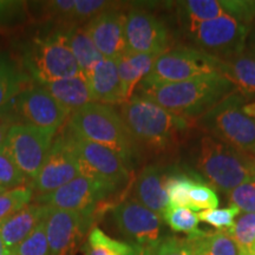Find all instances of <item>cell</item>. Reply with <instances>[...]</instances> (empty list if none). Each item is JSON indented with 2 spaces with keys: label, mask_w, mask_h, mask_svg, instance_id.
<instances>
[{
  "label": "cell",
  "mask_w": 255,
  "mask_h": 255,
  "mask_svg": "<svg viewBox=\"0 0 255 255\" xmlns=\"http://www.w3.org/2000/svg\"><path fill=\"white\" fill-rule=\"evenodd\" d=\"M119 113L141 151L154 154L174 151L197 128L196 121L169 113L137 95L121 105Z\"/></svg>",
  "instance_id": "cell-1"
},
{
  "label": "cell",
  "mask_w": 255,
  "mask_h": 255,
  "mask_svg": "<svg viewBox=\"0 0 255 255\" xmlns=\"http://www.w3.org/2000/svg\"><path fill=\"white\" fill-rule=\"evenodd\" d=\"M139 97L159 105L169 113L197 121L220 102L235 92L234 85L221 73H209L177 83H139Z\"/></svg>",
  "instance_id": "cell-2"
},
{
  "label": "cell",
  "mask_w": 255,
  "mask_h": 255,
  "mask_svg": "<svg viewBox=\"0 0 255 255\" xmlns=\"http://www.w3.org/2000/svg\"><path fill=\"white\" fill-rule=\"evenodd\" d=\"M68 130L79 138L111 149L130 169L141 158V149L133 141L119 111L111 105L94 102L73 111L68 121Z\"/></svg>",
  "instance_id": "cell-3"
},
{
  "label": "cell",
  "mask_w": 255,
  "mask_h": 255,
  "mask_svg": "<svg viewBox=\"0 0 255 255\" xmlns=\"http://www.w3.org/2000/svg\"><path fill=\"white\" fill-rule=\"evenodd\" d=\"M194 167L214 189L226 194L255 180L253 156L206 133L194 151Z\"/></svg>",
  "instance_id": "cell-4"
},
{
  "label": "cell",
  "mask_w": 255,
  "mask_h": 255,
  "mask_svg": "<svg viewBox=\"0 0 255 255\" xmlns=\"http://www.w3.org/2000/svg\"><path fill=\"white\" fill-rule=\"evenodd\" d=\"M246 103V97L233 92L197 120V128L206 135L251 154L255 149V119L242 110Z\"/></svg>",
  "instance_id": "cell-5"
},
{
  "label": "cell",
  "mask_w": 255,
  "mask_h": 255,
  "mask_svg": "<svg viewBox=\"0 0 255 255\" xmlns=\"http://www.w3.org/2000/svg\"><path fill=\"white\" fill-rule=\"evenodd\" d=\"M24 66L37 85L81 76L63 30L32 41L25 52Z\"/></svg>",
  "instance_id": "cell-6"
},
{
  "label": "cell",
  "mask_w": 255,
  "mask_h": 255,
  "mask_svg": "<svg viewBox=\"0 0 255 255\" xmlns=\"http://www.w3.org/2000/svg\"><path fill=\"white\" fill-rule=\"evenodd\" d=\"M64 135L78 159L83 175L100 181L115 193L129 182L131 169L120 155L107 146L79 138L69 130Z\"/></svg>",
  "instance_id": "cell-7"
},
{
  "label": "cell",
  "mask_w": 255,
  "mask_h": 255,
  "mask_svg": "<svg viewBox=\"0 0 255 255\" xmlns=\"http://www.w3.org/2000/svg\"><path fill=\"white\" fill-rule=\"evenodd\" d=\"M250 26L231 15L184 27L194 47L221 59L245 51Z\"/></svg>",
  "instance_id": "cell-8"
},
{
  "label": "cell",
  "mask_w": 255,
  "mask_h": 255,
  "mask_svg": "<svg viewBox=\"0 0 255 255\" xmlns=\"http://www.w3.org/2000/svg\"><path fill=\"white\" fill-rule=\"evenodd\" d=\"M220 59L194 46H177L162 53L142 83H177L219 72Z\"/></svg>",
  "instance_id": "cell-9"
},
{
  "label": "cell",
  "mask_w": 255,
  "mask_h": 255,
  "mask_svg": "<svg viewBox=\"0 0 255 255\" xmlns=\"http://www.w3.org/2000/svg\"><path fill=\"white\" fill-rule=\"evenodd\" d=\"M114 194L115 191L100 181L82 174L49 195L36 197V202L52 208L83 213L96 219L105 212L109 205L108 199Z\"/></svg>",
  "instance_id": "cell-10"
},
{
  "label": "cell",
  "mask_w": 255,
  "mask_h": 255,
  "mask_svg": "<svg viewBox=\"0 0 255 255\" xmlns=\"http://www.w3.org/2000/svg\"><path fill=\"white\" fill-rule=\"evenodd\" d=\"M55 133L26 123L11 124L5 149L30 183L39 174Z\"/></svg>",
  "instance_id": "cell-11"
},
{
  "label": "cell",
  "mask_w": 255,
  "mask_h": 255,
  "mask_svg": "<svg viewBox=\"0 0 255 255\" xmlns=\"http://www.w3.org/2000/svg\"><path fill=\"white\" fill-rule=\"evenodd\" d=\"M126 45L128 52L161 56L171 49V33L157 15L133 7L126 18Z\"/></svg>",
  "instance_id": "cell-12"
},
{
  "label": "cell",
  "mask_w": 255,
  "mask_h": 255,
  "mask_svg": "<svg viewBox=\"0 0 255 255\" xmlns=\"http://www.w3.org/2000/svg\"><path fill=\"white\" fill-rule=\"evenodd\" d=\"M111 215L121 234L132 245L146 247L161 238L163 219L135 199L123 200L113 206Z\"/></svg>",
  "instance_id": "cell-13"
},
{
  "label": "cell",
  "mask_w": 255,
  "mask_h": 255,
  "mask_svg": "<svg viewBox=\"0 0 255 255\" xmlns=\"http://www.w3.org/2000/svg\"><path fill=\"white\" fill-rule=\"evenodd\" d=\"M94 221L91 215L50 207L45 219L50 255H75Z\"/></svg>",
  "instance_id": "cell-14"
},
{
  "label": "cell",
  "mask_w": 255,
  "mask_h": 255,
  "mask_svg": "<svg viewBox=\"0 0 255 255\" xmlns=\"http://www.w3.org/2000/svg\"><path fill=\"white\" fill-rule=\"evenodd\" d=\"M82 175L81 165L65 135L53 142L38 176L30 183L36 197L46 196Z\"/></svg>",
  "instance_id": "cell-15"
},
{
  "label": "cell",
  "mask_w": 255,
  "mask_h": 255,
  "mask_svg": "<svg viewBox=\"0 0 255 255\" xmlns=\"http://www.w3.org/2000/svg\"><path fill=\"white\" fill-rule=\"evenodd\" d=\"M15 111L26 124L53 133L69 121L71 113L40 85L26 88L15 100Z\"/></svg>",
  "instance_id": "cell-16"
},
{
  "label": "cell",
  "mask_w": 255,
  "mask_h": 255,
  "mask_svg": "<svg viewBox=\"0 0 255 255\" xmlns=\"http://www.w3.org/2000/svg\"><path fill=\"white\" fill-rule=\"evenodd\" d=\"M126 18L120 6L96 15L85 25V30L104 58L117 59L126 52Z\"/></svg>",
  "instance_id": "cell-17"
},
{
  "label": "cell",
  "mask_w": 255,
  "mask_h": 255,
  "mask_svg": "<svg viewBox=\"0 0 255 255\" xmlns=\"http://www.w3.org/2000/svg\"><path fill=\"white\" fill-rule=\"evenodd\" d=\"M50 207L46 205H28L0 223V238L7 252H12L30 237L41 222L45 221Z\"/></svg>",
  "instance_id": "cell-18"
},
{
  "label": "cell",
  "mask_w": 255,
  "mask_h": 255,
  "mask_svg": "<svg viewBox=\"0 0 255 255\" xmlns=\"http://www.w3.org/2000/svg\"><path fill=\"white\" fill-rule=\"evenodd\" d=\"M85 79L89 83L95 103L105 105L126 103L122 82L114 59H102Z\"/></svg>",
  "instance_id": "cell-19"
},
{
  "label": "cell",
  "mask_w": 255,
  "mask_h": 255,
  "mask_svg": "<svg viewBox=\"0 0 255 255\" xmlns=\"http://www.w3.org/2000/svg\"><path fill=\"white\" fill-rule=\"evenodd\" d=\"M165 175L167 169L162 165H146L133 184L135 200L161 216L168 207Z\"/></svg>",
  "instance_id": "cell-20"
},
{
  "label": "cell",
  "mask_w": 255,
  "mask_h": 255,
  "mask_svg": "<svg viewBox=\"0 0 255 255\" xmlns=\"http://www.w3.org/2000/svg\"><path fill=\"white\" fill-rule=\"evenodd\" d=\"M219 73L247 100L255 95V59L245 51L220 59Z\"/></svg>",
  "instance_id": "cell-21"
},
{
  "label": "cell",
  "mask_w": 255,
  "mask_h": 255,
  "mask_svg": "<svg viewBox=\"0 0 255 255\" xmlns=\"http://www.w3.org/2000/svg\"><path fill=\"white\" fill-rule=\"evenodd\" d=\"M40 87L71 114L84 105L94 103L89 83L82 75L46 83Z\"/></svg>",
  "instance_id": "cell-22"
},
{
  "label": "cell",
  "mask_w": 255,
  "mask_h": 255,
  "mask_svg": "<svg viewBox=\"0 0 255 255\" xmlns=\"http://www.w3.org/2000/svg\"><path fill=\"white\" fill-rule=\"evenodd\" d=\"M158 57V55H144L126 51L119 58L115 59L126 102L132 97L138 84L148 76Z\"/></svg>",
  "instance_id": "cell-23"
},
{
  "label": "cell",
  "mask_w": 255,
  "mask_h": 255,
  "mask_svg": "<svg viewBox=\"0 0 255 255\" xmlns=\"http://www.w3.org/2000/svg\"><path fill=\"white\" fill-rule=\"evenodd\" d=\"M63 33L66 44L78 64L81 75L87 78L104 57L95 46L94 41L85 30V26H70L68 30H63Z\"/></svg>",
  "instance_id": "cell-24"
},
{
  "label": "cell",
  "mask_w": 255,
  "mask_h": 255,
  "mask_svg": "<svg viewBox=\"0 0 255 255\" xmlns=\"http://www.w3.org/2000/svg\"><path fill=\"white\" fill-rule=\"evenodd\" d=\"M30 76L15 65L8 57L0 55V115L7 111L27 84Z\"/></svg>",
  "instance_id": "cell-25"
},
{
  "label": "cell",
  "mask_w": 255,
  "mask_h": 255,
  "mask_svg": "<svg viewBox=\"0 0 255 255\" xmlns=\"http://www.w3.org/2000/svg\"><path fill=\"white\" fill-rule=\"evenodd\" d=\"M195 255H242L240 248L228 232L197 231L187 237Z\"/></svg>",
  "instance_id": "cell-26"
},
{
  "label": "cell",
  "mask_w": 255,
  "mask_h": 255,
  "mask_svg": "<svg viewBox=\"0 0 255 255\" xmlns=\"http://www.w3.org/2000/svg\"><path fill=\"white\" fill-rule=\"evenodd\" d=\"M176 13L184 27L227 15L222 5V0L178 1L176 2Z\"/></svg>",
  "instance_id": "cell-27"
},
{
  "label": "cell",
  "mask_w": 255,
  "mask_h": 255,
  "mask_svg": "<svg viewBox=\"0 0 255 255\" xmlns=\"http://www.w3.org/2000/svg\"><path fill=\"white\" fill-rule=\"evenodd\" d=\"M197 181L203 180L195 173L183 171L177 167L167 169L164 186L168 196V207H184L190 209L189 191Z\"/></svg>",
  "instance_id": "cell-28"
},
{
  "label": "cell",
  "mask_w": 255,
  "mask_h": 255,
  "mask_svg": "<svg viewBox=\"0 0 255 255\" xmlns=\"http://www.w3.org/2000/svg\"><path fill=\"white\" fill-rule=\"evenodd\" d=\"M135 245L116 240L98 227H92L83 244V255H130Z\"/></svg>",
  "instance_id": "cell-29"
},
{
  "label": "cell",
  "mask_w": 255,
  "mask_h": 255,
  "mask_svg": "<svg viewBox=\"0 0 255 255\" xmlns=\"http://www.w3.org/2000/svg\"><path fill=\"white\" fill-rule=\"evenodd\" d=\"M227 232L238 244L242 255L255 254V214H240Z\"/></svg>",
  "instance_id": "cell-30"
},
{
  "label": "cell",
  "mask_w": 255,
  "mask_h": 255,
  "mask_svg": "<svg viewBox=\"0 0 255 255\" xmlns=\"http://www.w3.org/2000/svg\"><path fill=\"white\" fill-rule=\"evenodd\" d=\"M163 221L175 233H184L188 237L199 231L200 219L195 212L184 207H167L162 215Z\"/></svg>",
  "instance_id": "cell-31"
},
{
  "label": "cell",
  "mask_w": 255,
  "mask_h": 255,
  "mask_svg": "<svg viewBox=\"0 0 255 255\" xmlns=\"http://www.w3.org/2000/svg\"><path fill=\"white\" fill-rule=\"evenodd\" d=\"M33 196L32 188L26 186L0 193V223L30 205Z\"/></svg>",
  "instance_id": "cell-32"
},
{
  "label": "cell",
  "mask_w": 255,
  "mask_h": 255,
  "mask_svg": "<svg viewBox=\"0 0 255 255\" xmlns=\"http://www.w3.org/2000/svg\"><path fill=\"white\" fill-rule=\"evenodd\" d=\"M144 255H195L191 241L188 238H159L154 244L144 247Z\"/></svg>",
  "instance_id": "cell-33"
},
{
  "label": "cell",
  "mask_w": 255,
  "mask_h": 255,
  "mask_svg": "<svg viewBox=\"0 0 255 255\" xmlns=\"http://www.w3.org/2000/svg\"><path fill=\"white\" fill-rule=\"evenodd\" d=\"M27 178L15 164L5 146L0 149V187L5 190L24 187Z\"/></svg>",
  "instance_id": "cell-34"
},
{
  "label": "cell",
  "mask_w": 255,
  "mask_h": 255,
  "mask_svg": "<svg viewBox=\"0 0 255 255\" xmlns=\"http://www.w3.org/2000/svg\"><path fill=\"white\" fill-rule=\"evenodd\" d=\"M116 2L105 0H75V8L72 14V26L82 23H89L96 15L115 7Z\"/></svg>",
  "instance_id": "cell-35"
},
{
  "label": "cell",
  "mask_w": 255,
  "mask_h": 255,
  "mask_svg": "<svg viewBox=\"0 0 255 255\" xmlns=\"http://www.w3.org/2000/svg\"><path fill=\"white\" fill-rule=\"evenodd\" d=\"M11 253L14 255H50L45 221L41 222L30 237L15 247Z\"/></svg>",
  "instance_id": "cell-36"
},
{
  "label": "cell",
  "mask_w": 255,
  "mask_h": 255,
  "mask_svg": "<svg viewBox=\"0 0 255 255\" xmlns=\"http://www.w3.org/2000/svg\"><path fill=\"white\" fill-rule=\"evenodd\" d=\"M190 209L193 212H203L208 209H216L220 205L219 197L212 187L207 186L203 181L194 183L189 191Z\"/></svg>",
  "instance_id": "cell-37"
},
{
  "label": "cell",
  "mask_w": 255,
  "mask_h": 255,
  "mask_svg": "<svg viewBox=\"0 0 255 255\" xmlns=\"http://www.w3.org/2000/svg\"><path fill=\"white\" fill-rule=\"evenodd\" d=\"M240 210L237 207H228V208L208 209L197 213L200 221L213 226L218 231L227 232L234 226L235 220L240 215Z\"/></svg>",
  "instance_id": "cell-38"
},
{
  "label": "cell",
  "mask_w": 255,
  "mask_h": 255,
  "mask_svg": "<svg viewBox=\"0 0 255 255\" xmlns=\"http://www.w3.org/2000/svg\"><path fill=\"white\" fill-rule=\"evenodd\" d=\"M231 206L244 214H255V180L248 181L227 193Z\"/></svg>",
  "instance_id": "cell-39"
},
{
  "label": "cell",
  "mask_w": 255,
  "mask_h": 255,
  "mask_svg": "<svg viewBox=\"0 0 255 255\" xmlns=\"http://www.w3.org/2000/svg\"><path fill=\"white\" fill-rule=\"evenodd\" d=\"M222 5L226 9V14L231 15L242 24L250 25L255 19V1L254 0H222Z\"/></svg>",
  "instance_id": "cell-40"
},
{
  "label": "cell",
  "mask_w": 255,
  "mask_h": 255,
  "mask_svg": "<svg viewBox=\"0 0 255 255\" xmlns=\"http://www.w3.org/2000/svg\"><path fill=\"white\" fill-rule=\"evenodd\" d=\"M25 15L26 11L24 1L0 0V27L17 25L24 20Z\"/></svg>",
  "instance_id": "cell-41"
},
{
  "label": "cell",
  "mask_w": 255,
  "mask_h": 255,
  "mask_svg": "<svg viewBox=\"0 0 255 255\" xmlns=\"http://www.w3.org/2000/svg\"><path fill=\"white\" fill-rule=\"evenodd\" d=\"M46 8L47 13L52 18L63 21L65 24H72L75 0H53V1L47 2Z\"/></svg>",
  "instance_id": "cell-42"
},
{
  "label": "cell",
  "mask_w": 255,
  "mask_h": 255,
  "mask_svg": "<svg viewBox=\"0 0 255 255\" xmlns=\"http://www.w3.org/2000/svg\"><path fill=\"white\" fill-rule=\"evenodd\" d=\"M245 52L248 53V55L255 59V19L253 23L250 25L246 45H245Z\"/></svg>",
  "instance_id": "cell-43"
},
{
  "label": "cell",
  "mask_w": 255,
  "mask_h": 255,
  "mask_svg": "<svg viewBox=\"0 0 255 255\" xmlns=\"http://www.w3.org/2000/svg\"><path fill=\"white\" fill-rule=\"evenodd\" d=\"M11 124L8 123H0V149H2L6 144V139L9 131Z\"/></svg>",
  "instance_id": "cell-44"
},
{
  "label": "cell",
  "mask_w": 255,
  "mask_h": 255,
  "mask_svg": "<svg viewBox=\"0 0 255 255\" xmlns=\"http://www.w3.org/2000/svg\"><path fill=\"white\" fill-rule=\"evenodd\" d=\"M242 110H244V113L248 115L250 117L255 119V101L248 102V103L245 104L244 108H242Z\"/></svg>",
  "instance_id": "cell-45"
},
{
  "label": "cell",
  "mask_w": 255,
  "mask_h": 255,
  "mask_svg": "<svg viewBox=\"0 0 255 255\" xmlns=\"http://www.w3.org/2000/svg\"><path fill=\"white\" fill-rule=\"evenodd\" d=\"M130 255H144V247L137 246V245H135L133 252Z\"/></svg>",
  "instance_id": "cell-46"
},
{
  "label": "cell",
  "mask_w": 255,
  "mask_h": 255,
  "mask_svg": "<svg viewBox=\"0 0 255 255\" xmlns=\"http://www.w3.org/2000/svg\"><path fill=\"white\" fill-rule=\"evenodd\" d=\"M6 253H7V251H6L4 244H2L1 238H0V255H5Z\"/></svg>",
  "instance_id": "cell-47"
},
{
  "label": "cell",
  "mask_w": 255,
  "mask_h": 255,
  "mask_svg": "<svg viewBox=\"0 0 255 255\" xmlns=\"http://www.w3.org/2000/svg\"><path fill=\"white\" fill-rule=\"evenodd\" d=\"M251 155H252V156H253V158H254V161H255V149H254V150H253V151H252V152H251Z\"/></svg>",
  "instance_id": "cell-48"
},
{
  "label": "cell",
  "mask_w": 255,
  "mask_h": 255,
  "mask_svg": "<svg viewBox=\"0 0 255 255\" xmlns=\"http://www.w3.org/2000/svg\"><path fill=\"white\" fill-rule=\"evenodd\" d=\"M5 255H14L13 253H11V252H7V253H6Z\"/></svg>",
  "instance_id": "cell-49"
},
{
  "label": "cell",
  "mask_w": 255,
  "mask_h": 255,
  "mask_svg": "<svg viewBox=\"0 0 255 255\" xmlns=\"http://www.w3.org/2000/svg\"><path fill=\"white\" fill-rule=\"evenodd\" d=\"M2 191H5V189H2V188L0 187V193H2Z\"/></svg>",
  "instance_id": "cell-50"
},
{
  "label": "cell",
  "mask_w": 255,
  "mask_h": 255,
  "mask_svg": "<svg viewBox=\"0 0 255 255\" xmlns=\"http://www.w3.org/2000/svg\"><path fill=\"white\" fill-rule=\"evenodd\" d=\"M254 255H255V254H254Z\"/></svg>",
  "instance_id": "cell-51"
}]
</instances>
